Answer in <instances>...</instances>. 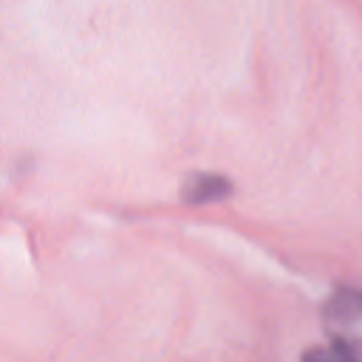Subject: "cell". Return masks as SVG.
I'll return each mask as SVG.
<instances>
[{"label": "cell", "instance_id": "cell-1", "mask_svg": "<svg viewBox=\"0 0 362 362\" xmlns=\"http://www.w3.org/2000/svg\"><path fill=\"white\" fill-rule=\"evenodd\" d=\"M232 189L229 178L223 175H192L184 187V201L187 204H212L226 198Z\"/></svg>", "mask_w": 362, "mask_h": 362}, {"label": "cell", "instance_id": "cell-2", "mask_svg": "<svg viewBox=\"0 0 362 362\" xmlns=\"http://www.w3.org/2000/svg\"><path fill=\"white\" fill-rule=\"evenodd\" d=\"M303 362H362V354L345 342V339H337L331 345H317V348H308L303 354Z\"/></svg>", "mask_w": 362, "mask_h": 362}, {"label": "cell", "instance_id": "cell-3", "mask_svg": "<svg viewBox=\"0 0 362 362\" xmlns=\"http://www.w3.org/2000/svg\"><path fill=\"white\" fill-rule=\"evenodd\" d=\"M334 311L337 314H362V294L359 291H342L334 300Z\"/></svg>", "mask_w": 362, "mask_h": 362}]
</instances>
